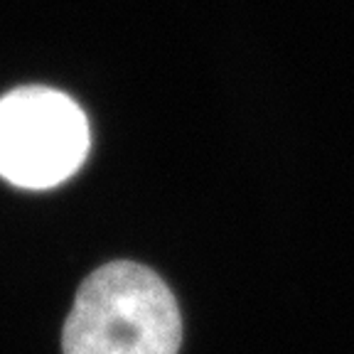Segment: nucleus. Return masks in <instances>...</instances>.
Masks as SVG:
<instances>
[{"mask_svg":"<svg viewBox=\"0 0 354 354\" xmlns=\"http://www.w3.org/2000/svg\"><path fill=\"white\" fill-rule=\"evenodd\" d=\"M183 320L160 276L133 261H113L77 290L64 322V354H177Z\"/></svg>","mask_w":354,"mask_h":354,"instance_id":"f257e3e1","label":"nucleus"},{"mask_svg":"<svg viewBox=\"0 0 354 354\" xmlns=\"http://www.w3.org/2000/svg\"><path fill=\"white\" fill-rule=\"evenodd\" d=\"M88 126L69 96L42 86L0 99V175L20 187H52L79 170Z\"/></svg>","mask_w":354,"mask_h":354,"instance_id":"f03ea898","label":"nucleus"}]
</instances>
